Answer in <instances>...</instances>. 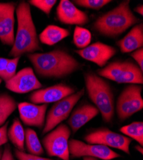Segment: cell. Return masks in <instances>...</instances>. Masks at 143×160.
<instances>
[{
    "label": "cell",
    "mask_w": 143,
    "mask_h": 160,
    "mask_svg": "<svg viewBox=\"0 0 143 160\" xmlns=\"http://www.w3.org/2000/svg\"><path fill=\"white\" fill-rule=\"evenodd\" d=\"M123 134L137 142L140 145H143V122H133L131 124L123 126L120 129Z\"/></svg>",
    "instance_id": "23"
},
{
    "label": "cell",
    "mask_w": 143,
    "mask_h": 160,
    "mask_svg": "<svg viewBox=\"0 0 143 160\" xmlns=\"http://www.w3.org/2000/svg\"><path fill=\"white\" fill-rule=\"evenodd\" d=\"M71 134V130L66 124H60L48 132L42 140L46 154L50 157L70 160L69 139Z\"/></svg>",
    "instance_id": "6"
},
{
    "label": "cell",
    "mask_w": 143,
    "mask_h": 160,
    "mask_svg": "<svg viewBox=\"0 0 143 160\" xmlns=\"http://www.w3.org/2000/svg\"><path fill=\"white\" fill-rule=\"evenodd\" d=\"M69 151L73 158L93 157L102 160H112L120 157V154L110 148L100 144H90L81 140L71 139L69 140Z\"/></svg>",
    "instance_id": "10"
},
{
    "label": "cell",
    "mask_w": 143,
    "mask_h": 160,
    "mask_svg": "<svg viewBox=\"0 0 143 160\" xmlns=\"http://www.w3.org/2000/svg\"><path fill=\"white\" fill-rule=\"evenodd\" d=\"M84 138L87 143L105 145L109 148L120 149L127 154H130V145L132 139L107 128L94 129L87 134Z\"/></svg>",
    "instance_id": "9"
},
{
    "label": "cell",
    "mask_w": 143,
    "mask_h": 160,
    "mask_svg": "<svg viewBox=\"0 0 143 160\" xmlns=\"http://www.w3.org/2000/svg\"><path fill=\"white\" fill-rule=\"evenodd\" d=\"M76 92L74 88L66 83H58L33 92L29 96L32 103L36 104L56 102Z\"/></svg>",
    "instance_id": "12"
},
{
    "label": "cell",
    "mask_w": 143,
    "mask_h": 160,
    "mask_svg": "<svg viewBox=\"0 0 143 160\" xmlns=\"http://www.w3.org/2000/svg\"><path fill=\"white\" fill-rule=\"evenodd\" d=\"M5 82V87L16 94H24L42 88L43 85L39 82L30 67L24 68Z\"/></svg>",
    "instance_id": "11"
},
{
    "label": "cell",
    "mask_w": 143,
    "mask_h": 160,
    "mask_svg": "<svg viewBox=\"0 0 143 160\" xmlns=\"http://www.w3.org/2000/svg\"><path fill=\"white\" fill-rule=\"evenodd\" d=\"M16 12L18 29L14 44L8 55L14 58L21 57L24 54L28 55L42 51L30 4L24 1L20 2L16 8Z\"/></svg>",
    "instance_id": "2"
},
{
    "label": "cell",
    "mask_w": 143,
    "mask_h": 160,
    "mask_svg": "<svg viewBox=\"0 0 143 160\" xmlns=\"http://www.w3.org/2000/svg\"><path fill=\"white\" fill-rule=\"evenodd\" d=\"M9 58L0 57V78L3 79Z\"/></svg>",
    "instance_id": "32"
},
{
    "label": "cell",
    "mask_w": 143,
    "mask_h": 160,
    "mask_svg": "<svg viewBox=\"0 0 143 160\" xmlns=\"http://www.w3.org/2000/svg\"><path fill=\"white\" fill-rule=\"evenodd\" d=\"M2 79L0 78V85H1V83H2Z\"/></svg>",
    "instance_id": "37"
},
{
    "label": "cell",
    "mask_w": 143,
    "mask_h": 160,
    "mask_svg": "<svg viewBox=\"0 0 143 160\" xmlns=\"http://www.w3.org/2000/svg\"><path fill=\"white\" fill-rule=\"evenodd\" d=\"M84 81L87 95L99 110L103 121L111 122L115 113V102L110 85L105 79L90 71L84 74Z\"/></svg>",
    "instance_id": "4"
},
{
    "label": "cell",
    "mask_w": 143,
    "mask_h": 160,
    "mask_svg": "<svg viewBox=\"0 0 143 160\" xmlns=\"http://www.w3.org/2000/svg\"><path fill=\"white\" fill-rule=\"evenodd\" d=\"M25 130L24 145L28 153L41 156L44 154V149L38 137L37 132L31 128H27Z\"/></svg>",
    "instance_id": "22"
},
{
    "label": "cell",
    "mask_w": 143,
    "mask_h": 160,
    "mask_svg": "<svg viewBox=\"0 0 143 160\" xmlns=\"http://www.w3.org/2000/svg\"><path fill=\"white\" fill-rule=\"evenodd\" d=\"M142 87L137 84H130L121 92L116 102L115 110L118 118L125 121L143 108L141 96Z\"/></svg>",
    "instance_id": "8"
},
{
    "label": "cell",
    "mask_w": 143,
    "mask_h": 160,
    "mask_svg": "<svg viewBox=\"0 0 143 160\" xmlns=\"http://www.w3.org/2000/svg\"><path fill=\"white\" fill-rule=\"evenodd\" d=\"M74 52L83 59L91 62L102 68L115 55L117 49L101 42H96L84 49L75 50Z\"/></svg>",
    "instance_id": "13"
},
{
    "label": "cell",
    "mask_w": 143,
    "mask_h": 160,
    "mask_svg": "<svg viewBox=\"0 0 143 160\" xmlns=\"http://www.w3.org/2000/svg\"><path fill=\"white\" fill-rule=\"evenodd\" d=\"M8 140L14 145L16 149L24 151L25 130L18 118H15L7 131Z\"/></svg>",
    "instance_id": "20"
},
{
    "label": "cell",
    "mask_w": 143,
    "mask_h": 160,
    "mask_svg": "<svg viewBox=\"0 0 143 160\" xmlns=\"http://www.w3.org/2000/svg\"><path fill=\"white\" fill-rule=\"evenodd\" d=\"M48 104H36L23 102L18 104L19 117L23 123L27 126L43 129Z\"/></svg>",
    "instance_id": "15"
},
{
    "label": "cell",
    "mask_w": 143,
    "mask_h": 160,
    "mask_svg": "<svg viewBox=\"0 0 143 160\" xmlns=\"http://www.w3.org/2000/svg\"><path fill=\"white\" fill-rule=\"evenodd\" d=\"M99 113V110L94 104L90 103L82 104L71 113L68 121V126L71 131L75 133Z\"/></svg>",
    "instance_id": "17"
},
{
    "label": "cell",
    "mask_w": 143,
    "mask_h": 160,
    "mask_svg": "<svg viewBox=\"0 0 143 160\" xmlns=\"http://www.w3.org/2000/svg\"><path fill=\"white\" fill-rule=\"evenodd\" d=\"M130 3V0H125L98 17L93 25L94 30L102 36L115 38L138 24L140 19L134 15Z\"/></svg>",
    "instance_id": "3"
},
{
    "label": "cell",
    "mask_w": 143,
    "mask_h": 160,
    "mask_svg": "<svg viewBox=\"0 0 143 160\" xmlns=\"http://www.w3.org/2000/svg\"><path fill=\"white\" fill-rule=\"evenodd\" d=\"M132 58L136 62L137 65L143 71V48H139L130 53Z\"/></svg>",
    "instance_id": "29"
},
{
    "label": "cell",
    "mask_w": 143,
    "mask_h": 160,
    "mask_svg": "<svg viewBox=\"0 0 143 160\" xmlns=\"http://www.w3.org/2000/svg\"><path fill=\"white\" fill-rule=\"evenodd\" d=\"M84 94L85 89L82 88L73 94L55 102L49 110L47 116H46L45 124L43 129L42 134H47L69 118L74 106L84 96Z\"/></svg>",
    "instance_id": "7"
},
{
    "label": "cell",
    "mask_w": 143,
    "mask_h": 160,
    "mask_svg": "<svg viewBox=\"0 0 143 160\" xmlns=\"http://www.w3.org/2000/svg\"><path fill=\"white\" fill-rule=\"evenodd\" d=\"M18 108L14 98L7 93L0 94V126L5 124L7 118Z\"/></svg>",
    "instance_id": "21"
},
{
    "label": "cell",
    "mask_w": 143,
    "mask_h": 160,
    "mask_svg": "<svg viewBox=\"0 0 143 160\" xmlns=\"http://www.w3.org/2000/svg\"><path fill=\"white\" fill-rule=\"evenodd\" d=\"M72 2L83 8L98 10L112 2V1L111 0H74Z\"/></svg>",
    "instance_id": "25"
},
{
    "label": "cell",
    "mask_w": 143,
    "mask_h": 160,
    "mask_svg": "<svg viewBox=\"0 0 143 160\" xmlns=\"http://www.w3.org/2000/svg\"><path fill=\"white\" fill-rule=\"evenodd\" d=\"M70 35V32L56 25H48L39 34L38 40L48 46H54Z\"/></svg>",
    "instance_id": "19"
},
{
    "label": "cell",
    "mask_w": 143,
    "mask_h": 160,
    "mask_svg": "<svg viewBox=\"0 0 143 160\" xmlns=\"http://www.w3.org/2000/svg\"><path fill=\"white\" fill-rule=\"evenodd\" d=\"M122 53H131L143 46V24L138 23L123 38L116 42Z\"/></svg>",
    "instance_id": "18"
},
{
    "label": "cell",
    "mask_w": 143,
    "mask_h": 160,
    "mask_svg": "<svg viewBox=\"0 0 143 160\" xmlns=\"http://www.w3.org/2000/svg\"><path fill=\"white\" fill-rule=\"evenodd\" d=\"M20 58H21L20 57H15V58L9 59L5 72L4 73V75L2 79L5 82L11 79L16 74V70H17V68H18Z\"/></svg>",
    "instance_id": "27"
},
{
    "label": "cell",
    "mask_w": 143,
    "mask_h": 160,
    "mask_svg": "<svg viewBox=\"0 0 143 160\" xmlns=\"http://www.w3.org/2000/svg\"><path fill=\"white\" fill-rule=\"evenodd\" d=\"M8 122H7L5 124L0 127V148L3 145L8 143V138L7 135Z\"/></svg>",
    "instance_id": "30"
},
{
    "label": "cell",
    "mask_w": 143,
    "mask_h": 160,
    "mask_svg": "<svg viewBox=\"0 0 143 160\" xmlns=\"http://www.w3.org/2000/svg\"><path fill=\"white\" fill-rule=\"evenodd\" d=\"M17 3H0V41L7 46H12L14 42V24Z\"/></svg>",
    "instance_id": "14"
},
{
    "label": "cell",
    "mask_w": 143,
    "mask_h": 160,
    "mask_svg": "<svg viewBox=\"0 0 143 160\" xmlns=\"http://www.w3.org/2000/svg\"><path fill=\"white\" fill-rule=\"evenodd\" d=\"M3 149L2 148V147H1V148H0V160L2 159V155H3Z\"/></svg>",
    "instance_id": "36"
},
{
    "label": "cell",
    "mask_w": 143,
    "mask_h": 160,
    "mask_svg": "<svg viewBox=\"0 0 143 160\" xmlns=\"http://www.w3.org/2000/svg\"><path fill=\"white\" fill-rule=\"evenodd\" d=\"M34 72L41 78L59 79L66 78L82 69V65L66 50L55 49L45 52L27 55Z\"/></svg>",
    "instance_id": "1"
},
{
    "label": "cell",
    "mask_w": 143,
    "mask_h": 160,
    "mask_svg": "<svg viewBox=\"0 0 143 160\" xmlns=\"http://www.w3.org/2000/svg\"><path fill=\"white\" fill-rule=\"evenodd\" d=\"M97 74L118 83H143V71L130 60H117L109 63L98 70Z\"/></svg>",
    "instance_id": "5"
},
{
    "label": "cell",
    "mask_w": 143,
    "mask_h": 160,
    "mask_svg": "<svg viewBox=\"0 0 143 160\" xmlns=\"http://www.w3.org/2000/svg\"><path fill=\"white\" fill-rule=\"evenodd\" d=\"M135 149L138 151L141 154H143V149H142V146L140 145H137L135 147Z\"/></svg>",
    "instance_id": "34"
},
{
    "label": "cell",
    "mask_w": 143,
    "mask_h": 160,
    "mask_svg": "<svg viewBox=\"0 0 143 160\" xmlns=\"http://www.w3.org/2000/svg\"><path fill=\"white\" fill-rule=\"evenodd\" d=\"M14 154L18 160H54L53 159L43 158L40 156L27 153L24 151H21L16 149L14 150Z\"/></svg>",
    "instance_id": "28"
},
{
    "label": "cell",
    "mask_w": 143,
    "mask_h": 160,
    "mask_svg": "<svg viewBox=\"0 0 143 160\" xmlns=\"http://www.w3.org/2000/svg\"><path fill=\"white\" fill-rule=\"evenodd\" d=\"M83 160H98V159L93 157H83Z\"/></svg>",
    "instance_id": "35"
},
{
    "label": "cell",
    "mask_w": 143,
    "mask_h": 160,
    "mask_svg": "<svg viewBox=\"0 0 143 160\" xmlns=\"http://www.w3.org/2000/svg\"><path fill=\"white\" fill-rule=\"evenodd\" d=\"M1 160H15L11 151L10 145L9 144H7L5 146Z\"/></svg>",
    "instance_id": "31"
},
{
    "label": "cell",
    "mask_w": 143,
    "mask_h": 160,
    "mask_svg": "<svg viewBox=\"0 0 143 160\" xmlns=\"http://www.w3.org/2000/svg\"><path fill=\"white\" fill-rule=\"evenodd\" d=\"M57 19L64 24L82 26L89 22L85 12L76 7L69 0H61L56 10Z\"/></svg>",
    "instance_id": "16"
},
{
    "label": "cell",
    "mask_w": 143,
    "mask_h": 160,
    "mask_svg": "<svg viewBox=\"0 0 143 160\" xmlns=\"http://www.w3.org/2000/svg\"><path fill=\"white\" fill-rule=\"evenodd\" d=\"M134 11L135 12H137V14H140L141 16H143V5H137L135 9H134Z\"/></svg>",
    "instance_id": "33"
},
{
    "label": "cell",
    "mask_w": 143,
    "mask_h": 160,
    "mask_svg": "<svg viewBox=\"0 0 143 160\" xmlns=\"http://www.w3.org/2000/svg\"><path fill=\"white\" fill-rule=\"evenodd\" d=\"M28 3L35 8L39 9L47 16H49L50 12L56 4V0H30Z\"/></svg>",
    "instance_id": "26"
},
{
    "label": "cell",
    "mask_w": 143,
    "mask_h": 160,
    "mask_svg": "<svg viewBox=\"0 0 143 160\" xmlns=\"http://www.w3.org/2000/svg\"><path fill=\"white\" fill-rule=\"evenodd\" d=\"M91 39L92 35L89 30L82 26H76L73 33V44L78 49H82L87 47Z\"/></svg>",
    "instance_id": "24"
}]
</instances>
